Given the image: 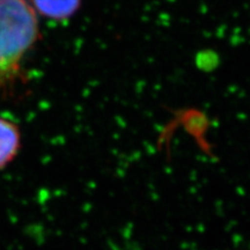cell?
Segmentation results:
<instances>
[{
    "mask_svg": "<svg viewBox=\"0 0 250 250\" xmlns=\"http://www.w3.org/2000/svg\"><path fill=\"white\" fill-rule=\"evenodd\" d=\"M39 37V21L26 0H0V90L19 77L21 62Z\"/></svg>",
    "mask_w": 250,
    "mask_h": 250,
    "instance_id": "1",
    "label": "cell"
},
{
    "mask_svg": "<svg viewBox=\"0 0 250 250\" xmlns=\"http://www.w3.org/2000/svg\"><path fill=\"white\" fill-rule=\"evenodd\" d=\"M21 147V133L13 122L0 117V170L17 158Z\"/></svg>",
    "mask_w": 250,
    "mask_h": 250,
    "instance_id": "2",
    "label": "cell"
},
{
    "mask_svg": "<svg viewBox=\"0 0 250 250\" xmlns=\"http://www.w3.org/2000/svg\"><path fill=\"white\" fill-rule=\"evenodd\" d=\"M31 6L43 17L51 20L71 18L79 8L81 0H30Z\"/></svg>",
    "mask_w": 250,
    "mask_h": 250,
    "instance_id": "3",
    "label": "cell"
}]
</instances>
